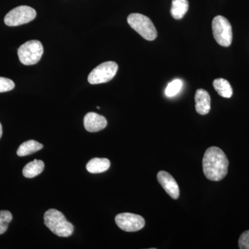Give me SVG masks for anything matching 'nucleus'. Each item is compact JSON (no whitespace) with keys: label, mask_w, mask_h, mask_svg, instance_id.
Masks as SVG:
<instances>
[{"label":"nucleus","mask_w":249,"mask_h":249,"mask_svg":"<svg viewBox=\"0 0 249 249\" xmlns=\"http://www.w3.org/2000/svg\"><path fill=\"white\" fill-rule=\"evenodd\" d=\"M229 162L225 153L219 147H210L203 158V171L208 179L219 181L228 173Z\"/></svg>","instance_id":"f257e3e1"},{"label":"nucleus","mask_w":249,"mask_h":249,"mask_svg":"<svg viewBox=\"0 0 249 249\" xmlns=\"http://www.w3.org/2000/svg\"><path fill=\"white\" fill-rule=\"evenodd\" d=\"M45 225L55 235L67 237L73 234V224L67 220L66 217L56 209H49L44 215Z\"/></svg>","instance_id":"f03ea898"},{"label":"nucleus","mask_w":249,"mask_h":249,"mask_svg":"<svg viewBox=\"0 0 249 249\" xmlns=\"http://www.w3.org/2000/svg\"><path fill=\"white\" fill-rule=\"evenodd\" d=\"M127 22L134 31L146 40H155L157 31L151 19L140 14H132L127 17Z\"/></svg>","instance_id":"7ed1b4c3"},{"label":"nucleus","mask_w":249,"mask_h":249,"mask_svg":"<svg viewBox=\"0 0 249 249\" xmlns=\"http://www.w3.org/2000/svg\"><path fill=\"white\" fill-rule=\"evenodd\" d=\"M44 49L38 40H30L23 44L18 50L19 61L24 65H33L37 63L43 54Z\"/></svg>","instance_id":"20e7f679"},{"label":"nucleus","mask_w":249,"mask_h":249,"mask_svg":"<svg viewBox=\"0 0 249 249\" xmlns=\"http://www.w3.org/2000/svg\"><path fill=\"white\" fill-rule=\"evenodd\" d=\"M213 33L214 40L222 47L231 46L232 41V31L231 23L222 16L214 18L212 22Z\"/></svg>","instance_id":"39448f33"},{"label":"nucleus","mask_w":249,"mask_h":249,"mask_svg":"<svg viewBox=\"0 0 249 249\" xmlns=\"http://www.w3.org/2000/svg\"><path fill=\"white\" fill-rule=\"evenodd\" d=\"M118 69L119 66L115 62H103L91 71L88 76V82L91 85L107 83L116 76Z\"/></svg>","instance_id":"423d86ee"},{"label":"nucleus","mask_w":249,"mask_h":249,"mask_svg":"<svg viewBox=\"0 0 249 249\" xmlns=\"http://www.w3.org/2000/svg\"><path fill=\"white\" fill-rule=\"evenodd\" d=\"M36 15V10L30 6H18L6 14L4 18V23L9 27H17L34 20Z\"/></svg>","instance_id":"0eeeda50"},{"label":"nucleus","mask_w":249,"mask_h":249,"mask_svg":"<svg viewBox=\"0 0 249 249\" xmlns=\"http://www.w3.org/2000/svg\"><path fill=\"white\" fill-rule=\"evenodd\" d=\"M116 224L121 230L126 232H136L145 227L144 218L139 214L124 213L117 214L115 217Z\"/></svg>","instance_id":"6e6552de"},{"label":"nucleus","mask_w":249,"mask_h":249,"mask_svg":"<svg viewBox=\"0 0 249 249\" xmlns=\"http://www.w3.org/2000/svg\"><path fill=\"white\" fill-rule=\"evenodd\" d=\"M157 180L172 199H178L179 196V188L176 180L170 173L163 170L159 172L157 174Z\"/></svg>","instance_id":"1a4fd4ad"},{"label":"nucleus","mask_w":249,"mask_h":249,"mask_svg":"<svg viewBox=\"0 0 249 249\" xmlns=\"http://www.w3.org/2000/svg\"><path fill=\"white\" fill-rule=\"evenodd\" d=\"M107 121L106 118L95 112H89L84 118V126L89 132H97L106 128Z\"/></svg>","instance_id":"9d476101"},{"label":"nucleus","mask_w":249,"mask_h":249,"mask_svg":"<svg viewBox=\"0 0 249 249\" xmlns=\"http://www.w3.org/2000/svg\"><path fill=\"white\" fill-rule=\"evenodd\" d=\"M196 112L200 115H206L211 111V96L205 89L196 90Z\"/></svg>","instance_id":"9b49d317"},{"label":"nucleus","mask_w":249,"mask_h":249,"mask_svg":"<svg viewBox=\"0 0 249 249\" xmlns=\"http://www.w3.org/2000/svg\"><path fill=\"white\" fill-rule=\"evenodd\" d=\"M110 164L107 159L93 158L88 162L86 168L90 173H102L109 169Z\"/></svg>","instance_id":"f8f14e48"},{"label":"nucleus","mask_w":249,"mask_h":249,"mask_svg":"<svg viewBox=\"0 0 249 249\" xmlns=\"http://www.w3.org/2000/svg\"><path fill=\"white\" fill-rule=\"evenodd\" d=\"M45 168V163L42 160H35L29 162L23 168L22 174L25 178H31L40 175Z\"/></svg>","instance_id":"ddd939ff"},{"label":"nucleus","mask_w":249,"mask_h":249,"mask_svg":"<svg viewBox=\"0 0 249 249\" xmlns=\"http://www.w3.org/2000/svg\"><path fill=\"white\" fill-rule=\"evenodd\" d=\"M189 9L188 0H173L170 13L175 19H181L184 17Z\"/></svg>","instance_id":"4468645a"},{"label":"nucleus","mask_w":249,"mask_h":249,"mask_svg":"<svg viewBox=\"0 0 249 249\" xmlns=\"http://www.w3.org/2000/svg\"><path fill=\"white\" fill-rule=\"evenodd\" d=\"M43 147L42 144L35 140L27 141L19 145L17 151V155L19 157L32 155V154L42 150Z\"/></svg>","instance_id":"2eb2a0df"},{"label":"nucleus","mask_w":249,"mask_h":249,"mask_svg":"<svg viewBox=\"0 0 249 249\" xmlns=\"http://www.w3.org/2000/svg\"><path fill=\"white\" fill-rule=\"evenodd\" d=\"M213 87L219 96L230 98L232 96V88L230 83L224 78H217L213 81Z\"/></svg>","instance_id":"dca6fc26"},{"label":"nucleus","mask_w":249,"mask_h":249,"mask_svg":"<svg viewBox=\"0 0 249 249\" xmlns=\"http://www.w3.org/2000/svg\"><path fill=\"white\" fill-rule=\"evenodd\" d=\"M183 83L181 80L175 79L167 86L166 89H165V95L168 97H173V96H176L181 91V88H182Z\"/></svg>","instance_id":"f3484780"},{"label":"nucleus","mask_w":249,"mask_h":249,"mask_svg":"<svg viewBox=\"0 0 249 249\" xmlns=\"http://www.w3.org/2000/svg\"><path fill=\"white\" fill-rule=\"evenodd\" d=\"M12 219L13 216L11 212L8 211H0V235H2L6 231Z\"/></svg>","instance_id":"a211bd4d"},{"label":"nucleus","mask_w":249,"mask_h":249,"mask_svg":"<svg viewBox=\"0 0 249 249\" xmlns=\"http://www.w3.org/2000/svg\"><path fill=\"white\" fill-rule=\"evenodd\" d=\"M15 88V83L9 78L0 77V93L11 91Z\"/></svg>","instance_id":"6ab92c4d"},{"label":"nucleus","mask_w":249,"mask_h":249,"mask_svg":"<svg viewBox=\"0 0 249 249\" xmlns=\"http://www.w3.org/2000/svg\"><path fill=\"white\" fill-rule=\"evenodd\" d=\"M239 248L249 249V230L246 231L241 235L239 239Z\"/></svg>","instance_id":"aec40b11"},{"label":"nucleus","mask_w":249,"mask_h":249,"mask_svg":"<svg viewBox=\"0 0 249 249\" xmlns=\"http://www.w3.org/2000/svg\"><path fill=\"white\" fill-rule=\"evenodd\" d=\"M2 126H1V123H0V139H1V136H2Z\"/></svg>","instance_id":"412c9836"}]
</instances>
